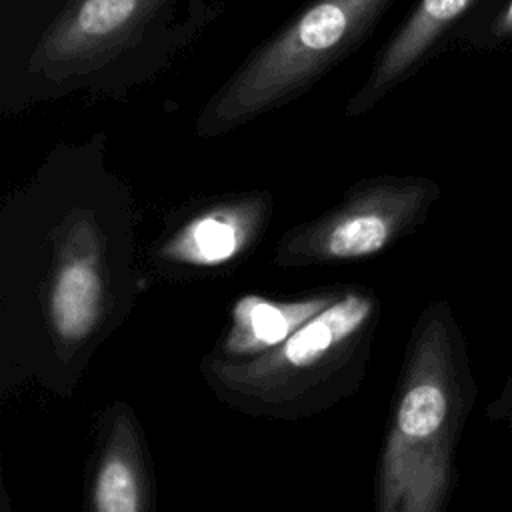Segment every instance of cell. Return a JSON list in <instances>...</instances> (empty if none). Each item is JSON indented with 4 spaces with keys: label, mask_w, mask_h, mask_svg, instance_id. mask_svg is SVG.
<instances>
[{
    "label": "cell",
    "mask_w": 512,
    "mask_h": 512,
    "mask_svg": "<svg viewBox=\"0 0 512 512\" xmlns=\"http://www.w3.org/2000/svg\"><path fill=\"white\" fill-rule=\"evenodd\" d=\"M480 0H416L412 10L376 52L372 66L344 104L346 118L376 108L392 90L414 76L424 62L448 44Z\"/></svg>",
    "instance_id": "9"
},
{
    "label": "cell",
    "mask_w": 512,
    "mask_h": 512,
    "mask_svg": "<svg viewBox=\"0 0 512 512\" xmlns=\"http://www.w3.org/2000/svg\"><path fill=\"white\" fill-rule=\"evenodd\" d=\"M380 310L372 290L344 284L330 306L284 342L246 360L206 352L198 372L220 404L244 416L284 422L318 416L364 384Z\"/></svg>",
    "instance_id": "4"
},
{
    "label": "cell",
    "mask_w": 512,
    "mask_h": 512,
    "mask_svg": "<svg viewBox=\"0 0 512 512\" xmlns=\"http://www.w3.org/2000/svg\"><path fill=\"white\" fill-rule=\"evenodd\" d=\"M218 12L208 0H68L28 50L2 112L76 92L124 98L162 74Z\"/></svg>",
    "instance_id": "2"
},
{
    "label": "cell",
    "mask_w": 512,
    "mask_h": 512,
    "mask_svg": "<svg viewBox=\"0 0 512 512\" xmlns=\"http://www.w3.org/2000/svg\"><path fill=\"white\" fill-rule=\"evenodd\" d=\"M396 0H308L204 102L194 134L224 136L310 92L358 52Z\"/></svg>",
    "instance_id": "5"
},
{
    "label": "cell",
    "mask_w": 512,
    "mask_h": 512,
    "mask_svg": "<svg viewBox=\"0 0 512 512\" xmlns=\"http://www.w3.org/2000/svg\"><path fill=\"white\" fill-rule=\"evenodd\" d=\"M470 402L464 344L446 302L418 316L396 382L374 482L378 512H438Z\"/></svg>",
    "instance_id": "3"
},
{
    "label": "cell",
    "mask_w": 512,
    "mask_h": 512,
    "mask_svg": "<svg viewBox=\"0 0 512 512\" xmlns=\"http://www.w3.org/2000/svg\"><path fill=\"white\" fill-rule=\"evenodd\" d=\"M140 210L108 138L54 144L0 208V400H68L142 292Z\"/></svg>",
    "instance_id": "1"
},
{
    "label": "cell",
    "mask_w": 512,
    "mask_h": 512,
    "mask_svg": "<svg viewBox=\"0 0 512 512\" xmlns=\"http://www.w3.org/2000/svg\"><path fill=\"white\" fill-rule=\"evenodd\" d=\"M448 42L474 50L512 46V0H480Z\"/></svg>",
    "instance_id": "11"
},
{
    "label": "cell",
    "mask_w": 512,
    "mask_h": 512,
    "mask_svg": "<svg viewBox=\"0 0 512 512\" xmlns=\"http://www.w3.org/2000/svg\"><path fill=\"white\" fill-rule=\"evenodd\" d=\"M342 290L344 284L326 286L294 298L244 294L234 302L226 330L208 352L226 360L258 356L284 342L310 318L330 306Z\"/></svg>",
    "instance_id": "10"
},
{
    "label": "cell",
    "mask_w": 512,
    "mask_h": 512,
    "mask_svg": "<svg viewBox=\"0 0 512 512\" xmlns=\"http://www.w3.org/2000/svg\"><path fill=\"white\" fill-rule=\"evenodd\" d=\"M86 506L92 512L156 510V476L148 440L126 400L104 404L94 418Z\"/></svg>",
    "instance_id": "8"
},
{
    "label": "cell",
    "mask_w": 512,
    "mask_h": 512,
    "mask_svg": "<svg viewBox=\"0 0 512 512\" xmlns=\"http://www.w3.org/2000/svg\"><path fill=\"white\" fill-rule=\"evenodd\" d=\"M272 216L274 194L264 188L194 198L166 214L142 272L164 282L228 274L262 242Z\"/></svg>",
    "instance_id": "7"
},
{
    "label": "cell",
    "mask_w": 512,
    "mask_h": 512,
    "mask_svg": "<svg viewBox=\"0 0 512 512\" xmlns=\"http://www.w3.org/2000/svg\"><path fill=\"white\" fill-rule=\"evenodd\" d=\"M436 198L438 186L424 176H362L338 204L286 228L272 266L296 270L374 258L414 232Z\"/></svg>",
    "instance_id": "6"
}]
</instances>
